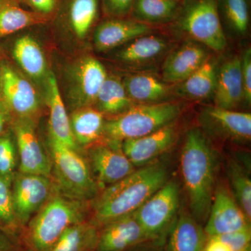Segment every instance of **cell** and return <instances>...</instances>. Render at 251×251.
<instances>
[{"label": "cell", "mask_w": 251, "mask_h": 251, "mask_svg": "<svg viewBox=\"0 0 251 251\" xmlns=\"http://www.w3.org/2000/svg\"><path fill=\"white\" fill-rule=\"evenodd\" d=\"M164 163L151 162L110 185L96 200L95 219L106 225L133 214L168 181Z\"/></svg>", "instance_id": "6da1fadb"}, {"label": "cell", "mask_w": 251, "mask_h": 251, "mask_svg": "<svg viewBox=\"0 0 251 251\" xmlns=\"http://www.w3.org/2000/svg\"><path fill=\"white\" fill-rule=\"evenodd\" d=\"M181 173L195 219H206L214 194L217 156L201 129H190L181 150Z\"/></svg>", "instance_id": "7a4b0ae2"}, {"label": "cell", "mask_w": 251, "mask_h": 251, "mask_svg": "<svg viewBox=\"0 0 251 251\" xmlns=\"http://www.w3.org/2000/svg\"><path fill=\"white\" fill-rule=\"evenodd\" d=\"M181 111L179 104L174 102L131 105L118 117L105 122L103 134L110 141L122 143L150 134L173 124Z\"/></svg>", "instance_id": "3957f363"}, {"label": "cell", "mask_w": 251, "mask_h": 251, "mask_svg": "<svg viewBox=\"0 0 251 251\" xmlns=\"http://www.w3.org/2000/svg\"><path fill=\"white\" fill-rule=\"evenodd\" d=\"M84 201L52 193L31 223L30 237L39 251H49L66 229L83 222Z\"/></svg>", "instance_id": "277c9868"}, {"label": "cell", "mask_w": 251, "mask_h": 251, "mask_svg": "<svg viewBox=\"0 0 251 251\" xmlns=\"http://www.w3.org/2000/svg\"><path fill=\"white\" fill-rule=\"evenodd\" d=\"M50 149L52 170L60 192L82 201L95 196L98 184L91 175L88 163L76 150L51 138Z\"/></svg>", "instance_id": "5b68a950"}, {"label": "cell", "mask_w": 251, "mask_h": 251, "mask_svg": "<svg viewBox=\"0 0 251 251\" xmlns=\"http://www.w3.org/2000/svg\"><path fill=\"white\" fill-rule=\"evenodd\" d=\"M176 26L208 49L221 52L226 48L216 0H188L179 12Z\"/></svg>", "instance_id": "8992f818"}, {"label": "cell", "mask_w": 251, "mask_h": 251, "mask_svg": "<svg viewBox=\"0 0 251 251\" xmlns=\"http://www.w3.org/2000/svg\"><path fill=\"white\" fill-rule=\"evenodd\" d=\"M179 203V186L168 180L133 213L148 239L158 237L168 227Z\"/></svg>", "instance_id": "52a82bcc"}, {"label": "cell", "mask_w": 251, "mask_h": 251, "mask_svg": "<svg viewBox=\"0 0 251 251\" xmlns=\"http://www.w3.org/2000/svg\"><path fill=\"white\" fill-rule=\"evenodd\" d=\"M50 178L41 175L15 173L13 179V206L16 220L25 224L38 212L51 196Z\"/></svg>", "instance_id": "ba28073f"}, {"label": "cell", "mask_w": 251, "mask_h": 251, "mask_svg": "<svg viewBox=\"0 0 251 251\" xmlns=\"http://www.w3.org/2000/svg\"><path fill=\"white\" fill-rule=\"evenodd\" d=\"M204 232L208 237H219L250 227V221L225 186L214 191Z\"/></svg>", "instance_id": "9c48e42d"}, {"label": "cell", "mask_w": 251, "mask_h": 251, "mask_svg": "<svg viewBox=\"0 0 251 251\" xmlns=\"http://www.w3.org/2000/svg\"><path fill=\"white\" fill-rule=\"evenodd\" d=\"M203 129L221 139L246 143L251 138V115L248 112L208 107L200 116Z\"/></svg>", "instance_id": "30bf717a"}, {"label": "cell", "mask_w": 251, "mask_h": 251, "mask_svg": "<svg viewBox=\"0 0 251 251\" xmlns=\"http://www.w3.org/2000/svg\"><path fill=\"white\" fill-rule=\"evenodd\" d=\"M89 158L100 188L115 184L135 171V167L124 153L121 143L117 142L94 147Z\"/></svg>", "instance_id": "8fae6325"}, {"label": "cell", "mask_w": 251, "mask_h": 251, "mask_svg": "<svg viewBox=\"0 0 251 251\" xmlns=\"http://www.w3.org/2000/svg\"><path fill=\"white\" fill-rule=\"evenodd\" d=\"M14 128L19 154V172L50 178L52 161L41 146L30 124L20 120Z\"/></svg>", "instance_id": "7c38bea8"}, {"label": "cell", "mask_w": 251, "mask_h": 251, "mask_svg": "<svg viewBox=\"0 0 251 251\" xmlns=\"http://www.w3.org/2000/svg\"><path fill=\"white\" fill-rule=\"evenodd\" d=\"M176 138L177 131L173 123L145 136L125 140L122 148L133 166L143 167L169 150Z\"/></svg>", "instance_id": "4fadbf2b"}, {"label": "cell", "mask_w": 251, "mask_h": 251, "mask_svg": "<svg viewBox=\"0 0 251 251\" xmlns=\"http://www.w3.org/2000/svg\"><path fill=\"white\" fill-rule=\"evenodd\" d=\"M209 57L205 46L187 41L173 50L162 67V80L168 84L181 83L197 71Z\"/></svg>", "instance_id": "5bb4252c"}, {"label": "cell", "mask_w": 251, "mask_h": 251, "mask_svg": "<svg viewBox=\"0 0 251 251\" xmlns=\"http://www.w3.org/2000/svg\"><path fill=\"white\" fill-rule=\"evenodd\" d=\"M0 83L5 103L16 115L27 117L37 111L39 100L34 87L11 68H1Z\"/></svg>", "instance_id": "9a60e30c"}, {"label": "cell", "mask_w": 251, "mask_h": 251, "mask_svg": "<svg viewBox=\"0 0 251 251\" xmlns=\"http://www.w3.org/2000/svg\"><path fill=\"white\" fill-rule=\"evenodd\" d=\"M150 25L131 20L111 19L104 21L96 29L94 45L100 52L126 44L139 36L151 34Z\"/></svg>", "instance_id": "2e32d148"}, {"label": "cell", "mask_w": 251, "mask_h": 251, "mask_svg": "<svg viewBox=\"0 0 251 251\" xmlns=\"http://www.w3.org/2000/svg\"><path fill=\"white\" fill-rule=\"evenodd\" d=\"M215 106L234 110L244 100L242 59L234 56L225 62L218 70L214 91Z\"/></svg>", "instance_id": "e0dca14e"}, {"label": "cell", "mask_w": 251, "mask_h": 251, "mask_svg": "<svg viewBox=\"0 0 251 251\" xmlns=\"http://www.w3.org/2000/svg\"><path fill=\"white\" fill-rule=\"evenodd\" d=\"M148 239L133 213L105 225L97 247L99 251H122Z\"/></svg>", "instance_id": "ac0fdd59"}, {"label": "cell", "mask_w": 251, "mask_h": 251, "mask_svg": "<svg viewBox=\"0 0 251 251\" xmlns=\"http://www.w3.org/2000/svg\"><path fill=\"white\" fill-rule=\"evenodd\" d=\"M48 102L51 138L77 150V145L71 129L70 120L61 97L57 80L52 74H50L48 78Z\"/></svg>", "instance_id": "d6986e66"}, {"label": "cell", "mask_w": 251, "mask_h": 251, "mask_svg": "<svg viewBox=\"0 0 251 251\" xmlns=\"http://www.w3.org/2000/svg\"><path fill=\"white\" fill-rule=\"evenodd\" d=\"M206 236L194 217L188 214H180L172 228L168 251H203Z\"/></svg>", "instance_id": "ffe728a7"}, {"label": "cell", "mask_w": 251, "mask_h": 251, "mask_svg": "<svg viewBox=\"0 0 251 251\" xmlns=\"http://www.w3.org/2000/svg\"><path fill=\"white\" fill-rule=\"evenodd\" d=\"M125 85L130 100L138 103H161L171 94V87L151 74H137L126 79Z\"/></svg>", "instance_id": "44dd1931"}, {"label": "cell", "mask_w": 251, "mask_h": 251, "mask_svg": "<svg viewBox=\"0 0 251 251\" xmlns=\"http://www.w3.org/2000/svg\"><path fill=\"white\" fill-rule=\"evenodd\" d=\"M169 43L161 36L149 34L127 43L117 54L122 62L132 64H148L168 50Z\"/></svg>", "instance_id": "7402d4cb"}, {"label": "cell", "mask_w": 251, "mask_h": 251, "mask_svg": "<svg viewBox=\"0 0 251 251\" xmlns=\"http://www.w3.org/2000/svg\"><path fill=\"white\" fill-rule=\"evenodd\" d=\"M218 70L216 61L208 57L197 71L180 83L177 93L194 100L208 98L215 91Z\"/></svg>", "instance_id": "603a6c76"}, {"label": "cell", "mask_w": 251, "mask_h": 251, "mask_svg": "<svg viewBox=\"0 0 251 251\" xmlns=\"http://www.w3.org/2000/svg\"><path fill=\"white\" fill-rule=\"evenodd\" d=\"M103 115L93 108H85L73 114L71 129L75 143L87 146L97 142L103 134Z\"/></svg>", "instance_id": "cb8c5ba5"}, {"label": "cell", "mask_w": 251, "mask_h": 251, "mask_svg": "<svg viewBox=\"0 0 251 251\" xmlns=\"http://www.w3.org/2000/svg\"><path fill=\"white\" fill-rule=\"evenodd\" d=\"M13 55L20 67L30 76L39 78L45 73L46 63L44 52L31 36H22L16 41Z\"/></svg>", "instance_id": "d4e9b609"}, {"label": "cell", "mask_w": 251, "mask_h": 251, "mask_svg": "<svg viewBox=\"0 0 251 251\" xmlns=\"http://www.w3.org/2000/svg\"><path fill=\"white\" fill-rule=\"evenodd\" d=\"M132 9L135 18L145 24H159L174 19L179 11L176 0H135Z\"/></svg>", "instance_id": "484cf974"}, {"label": "cell", "mask_w": 251, "mask_h": 251, "mask_svg": "<svg viewBox=\"0 0 251 251\" xmlns=\"http://www.w3.org/2000/svg\"><path fill=\"white\" fill-rule=\"evenodd\" d=\"M96 101L98 102L99 111L115 115L129 108L132 100L121 81L115 77H107Z\"/></svg>", "instance_id": "4316f807"}, {"label": "cell", "mask_w": 251, "mask_h": 251, "mask_svg": "<svg viewBox=\"0 0 251 251\" xmlns=\"http://www.w3.org/2000/svg\"><path fill=\"white\" fill-rule=\"evenodd\" d=\"M107 74L103 64L97 59L87 58L81 63L78 72L81 94L86 102L97 100L99 91L106 80Z\"/></svg>", "instance_id": "83f0119b"}, {"label": "cell", "mask_w": 251, "mask_h": 251, "mask_svg": "<svg viewBox=\"0 0 251 251\" xmlns=\"http://www.w3.org/2000/svg\"><path fill=\"white\" fill-rule=\"evenodd\" d=\"M227 175L232 188V195L236 202L247 216L251 219V179L245 168L232 160L227 166Z\"/></svg>", "instance_id": "f1b7e54d"}, {"label": "cell", "mask_w": 251, "mask_h": 251, "mask_svg": "<svg viewBox=\"0 0 251 251\" xmlns=\"http://www.w3.org/2000/svg\"><path fill=\"white\" fill-rule=\"evenodd\" d=\"M99 0H72L69 6L71 25L78 37L83 38L95 21Z\"/></svg>", "instance_id": "f546056e"}, {"label": "cell", "mask_w": 251, "mask_h": 251, "mask_svg": "<svg viewBox=\"0 0 251 251\" xmlns=\"http://www.w3.org/2000/svg\"><path fill=\"white\" fill-rule=\"evenodd\" d=\"M94 237L93 227L81 222L66 229L49 251H82Z\"/></svg>", "instance_id": "4dcf8cb0"}, {"label": "cell", "mask_w": 251, "mask_h": 251, "mask_svg": "<svg viewBox=\"0 0 251 251\" xmlns=\"http://www.w3.org/2000/svg\"><path fill=\"white\" fill-rule=\"evenodd\" d=\"M34 14L13 4L0 6V37L14 34L34 24Z\"/></svg>", "instance_id": "1f68e13d"}, {"label": "cell", "mask_w": 251, "mask_h": 251, "mask_svg": "<svg viewBox=\"0 0 251 251\" xmlns=\"http://www.w3.org/2000/svg\"><path fill=\"white\" fill-rule=\"evenodd\" d=\"M223 6L230 27L240 35L246 34L249 23L247 0H223Z\"/></svg>", "instance_id": "d6a6232c"}, {"label": "cell", "mask_w": 251, "mask_h": 251, "mask_svg": "<svg viewBox=\"0 0 251 251\" xmlns=\"http://www.w3.org/2000/svg\"><path fill=\"white\" fill-rule=\"evenodd\" d=\"M14 143L7 135H0V176L12 184L16 166Z\"/></svg>", "instance_id": "836d02e7"}, {"label": "cell", "mask_w": 251, "mask_h": 251, "mask_svg": "<svg viewBox=\"0 0 251 251\" xmlns=\"http://www.w3.org/2000/svg\"><path fill=\"white\" fill-rule=\"evenodd\" d=\"M11 185L0 176V224L6 227H11L17 222L13 206Z\"/></svg>", "instance_id": "e575fe53"}, {"label": "cell", "mask_w": 251, "mask_h": 251, "mask_svg": "<svg viewBox=\"0 0 251 251\" xmlns=\"http://www.w3.org/2000/svg\"><path fill=\"white\" fill-rule=\"evenodd\" d=\"M218 237L226 242L232 251H251V227Z\"/></svg>", "instance_id": "d590c367"}, {"label": "cell", "mask_w": 251, "mask_h": 251, "mask_svg": "<svg viewBox=\"0 0 251 251\" xmlns=\"http://www.w3.org/2000/svg\"><path fill=\"white\" fill-rule=\"evenodd\" d=\"M242 73L244 85V100L247 104L251 102V50L247 49L242 59Z\"/></svg>", "instance_id": "8d00e7d4"}, {"label": "cell", "mask_w": 251, "mask_h": 251, "mask_svg": "<svg viewBox=\"0 0 251 251\" xmlns=\"http://www.w3.org/2000/svg\"><path fill=\"white\" fill-rule=\"evenodd\" d=\"M135 0H104L107 12L114 16L128 14L132 9Z\"/></svg>", "instance_id": "74e56055"}, {"label": "cell", "mask_w": 251, "mask_h": 251, "mask_svg": "<svg viewBox=\"0 0 251 251\" xmlns=\"http://www.w3.org/2000/svg\"><path fill=\"white\" fill-rule=\"evenodd\" d=\"M28 4L42 14H49L54 9L56 0H26Z\"/></svg>", "instance_id": "f35d334b"}, {"label": "cell", "mask_w": 251, "mask_h": 251, "mask_svg": "<svg viewBox=\"0 0 251 251\" xmlns=\"http://www.w3.org/2000/svg\"><path fill=\"white\" fill-rule=\"evenodd\" d=\"M203 251H232L230 247L218 237H209Z\"/></svg>", "instance_id": "ab89813d"}, {"label": "cell", "mask_w": 251, "mask_h": 251, "mask_svg": "<svg viewBox=\"0 0 251 251\" xmlns=\"http://www.w3.org/2000/svg\"><path fill=\"white\" fill-rule=\"evenodd\" d=\"M13 244L6 234L0 232V251H12Z\"/></svg>", "instance_id": "60d3db41"}, {"label": "cell", "mask_w": 251, "mask_h": 251, "mask_svg": "<svg viewBox=\"0 0 251 251\" xmlns=\"http://www.w3.org/2000/svg\"><path fill=\"white\" fill-rule=\"evenodd\" d=\"M8 121V113L6 109L0 105V135H2L6 122Z\"/></svg>", "instance_id": "b9f144b4"}, {"label": "cell", "mask_w": 251, "mask_h": 251, "mask_svg": "<svg viewBox=\"0 0 251 251\" xmlns=\"http://www.w3.org/2000/svg\"><path fill=\"white\" fill-rule=\"evenodd\" d=\"M176 1H179V0H176Z\"/></svg>", "instance_id": "7bdbcfd3"}]
</instances>
